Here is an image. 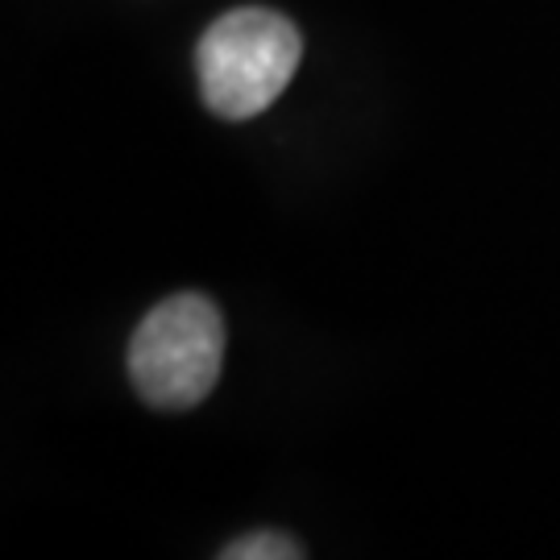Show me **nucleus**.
Instances as JSON below:
<instances>
[{"instance_id": "obj_1", "label": "nucleus", "mask_w": 560, "mask_h": 560, "mask_svg": "<svg viewBox=\"0 0 560 560\" xmlns=\"http://www.w3.org/2000/svg\"><path fill=\"white\" fill-rule=\"evenodd\" d=\"M303 59L295 21L275 9H233L203 30L196 75L203 104L224 120H249L287 92Z\"/></svg>"}, {"instance_id": "obj_2", "label": "nucleus", "mask_w": 560, "mask_h": 560, "mask_svg": "<svg viewBox=\"0 0 560 560\" xmlns=\"http://www.w3.org/2000/svg\"><path fill=\"white\" fill-rule=\"evenodd\" d=\"M224 365L221 307L183 291L145 312L129 340V378L133 390L159 411H187L212 395Z\"/></svg>"}, {"instance_id": "obj_3", "label": "nucleus", "mask_w": 560, "mask_h": 560, "mask_svg": "<svg viewBox=\"0 0 560 560\" xmlns=\"http://www.w3.org/2000/svg\"><path fill=\"white\" fill-rule=\"evenodd\" d=\"M221 557L224 560H295V557H303V548L295 540L279 536V532H254V536H241L237 544H229Z\"/></svg>"}]
</instances>
